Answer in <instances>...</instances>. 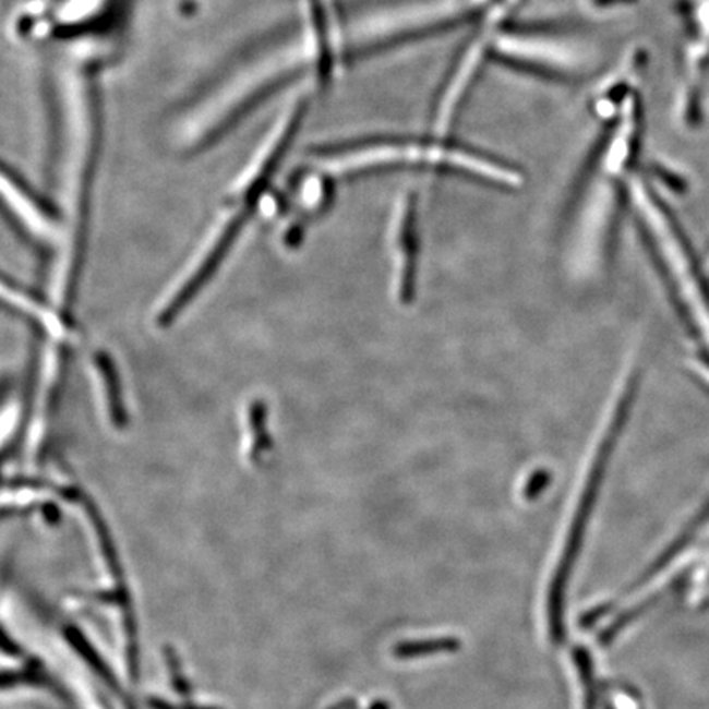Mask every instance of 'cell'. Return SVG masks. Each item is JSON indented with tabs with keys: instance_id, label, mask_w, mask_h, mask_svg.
I'll use <instances>...</instances> for the list:
<instances>
[{
	"instance_id": "6",
	"label": "cell",
	"mask_w": 709,
	"mask_h": 709,
	"mask_svg": "<svg viewBox=\"0 0 709 709\" xmlns=\"http://www.w3.org/2000/svg\"><path fill=\"white\" fill-rule=\"evenodd\" d=\"M392 219L393 249L396 250V289L399 299L409 301L416 291V269H418V203L416 193L405 191L399 194Z\"/></svg>"
},
{
	"instance_id": "1",
	"label": "cell",
	"mask_w": 709,
	"mask_h": 709,
	"mask_svg": "<svg viewBox=\"0 0 709 709\" xmlns=\"http://www.w3.org/2000/svg\"><path fill=\"white\" fill-rule=\"evenodd\" d=\"M309 166L324 172L332 180L389 169L414 168L464 176L501 190H519L526 181L522 171L510 163L437 136L428 140H363L328 146L312 153Z\"/></svg>"
},
{
	"instance_id": "8",
	"label": "cell",
	"mask_w": 709,
	"mask_h": 709,
	"mask_svg": "<svg viewBox=\"0 0 709 709\" xmlns=\"http://www.w3.org/2000/svg\"><path fill=\"white\" fill-rule=\"evenodd\" d=\"M575 663L580 672L581 682H584L585 709H597V692H594L593 665H591L590 656L585 649H575Z\"/></svg>"
},
{
	"instance_id": "4",
	"label": "cell",
	"mask_w": 709,
	"mask_h": 709,
	"mask_svg": "<svg viewBox=\"0 0 709 709\" xmlns=\"http://www.w3.org/2000/svg\"><path fill=\"white\" fill-rule=\"evenodd\" d=\"M621 414L623 409H614L611 421L608 422L606 432L601 435L598 447L593 452V464L588 470L587 480H585L584 490H581L580 501H578L577 510L572 519L570 529H568L567 542H565L564 554L558 561L552 577L551 588L548 597V623L549 636L555 646H561L567 637L565 629V600H567L568 581L572 578L578 555H580L581 545H584L585 534H587L588 522L593 514L594 504H597L598 491H600L601 480H603L604 467L610 457L611 445H613L614 434L620 431Z\"/></svg>"
},
{
	"instance_id": "11",
	"label": "cell",
	"mask_w": 709,
	"mask_h": 709,
	"mask_svg": "<svg viewBox=\"0 0 709 709\" xmlns=\"http://www.w3.org/2000/svg\"><path fill=\"white\" fill-rule=\"evenodd\" d=\"M302 4H324V0H302Z\"/></svg>"
},
{
	"instance_id": "2",
	"label": "cell",
	"mask_w": 709,
	"mask_h": 709,
	"mask_svg": "<svg viewBox=\"0 0 709 709\" xmlns=\"http://www.w3.org/2000/svg\"><path fill=\"white\" fill-rule=\"evenodd\" d=\"M478 21L480 11L471 0H386L340 19L341 48L345 57L372 53Z\"/></svg>"
},
{
	"instance_id": "10",
	"label": "cell",
	"mask_w": 709,
	"mask_h": 709,
	"mask_svg": "<svg viewBox=\"0 0 709 709\" xmlns=\"http://www.w3.org/2000/svg\"><path fill=\"white\" fill-rule=\"evenodd\" d=\"M471 2H473L474 8L480 11V19H483L484 15L491 11V9H494L497 4H500V0H471Z\"/></svg>"
},
{
	"instance_id": "5",
	"label": "cell",
	"mask_w": 709,
	"mask_h": 709,
	"mask_svg": "<svg viewBox=\"0 0 709 709\" xmlns=\"http://www.w3.org/2000/svg\"><path fill=\"white\" fill-rule=\"evenodd\" d=\"M680 21L682 83L675 112L683 127L701 120V80L709 68V0H673Z\"/></svg>"
},
{
	"instance_id": "9",
	"label": "cell",
	"mask_w": 709,
	"mask_h": 709,
	"mask_svg": "<svg viewBox=\"0 0 709 709\" xmlns=\"http://www.w3.org/2000/svg\"><path fill=\"white\" fill-rule=\"evenodd\" d=\"M639 0H584L585 11L590 12V15H604L620 14L624 9L633 8Z\"/></svg>"
},
{
	"instance_id": "7",
	"label": "cell",
	"mask_w": 709,
	"mask_h": 709,
	"mask_svg": "<svg viewBox=\"0 0 709 709\" xmlns=\"http://www.w3.org/2000/svg\"><path fill=\"white\" fill-rule=\"evenodd\" d=\"M460 642L454 637H435V639L408 640L399 642L393 649L396 659H418V657L431 656V653L455 652Z\"/></svg>"
},
{
	"instance_id": "3",
	"label": "cell",
	"mask_w": 709,
	"mask_h": 709,
	"mask_svg": "<svg viewBox=\"0 0 709 709\" xmlns=\"http://www.w3.org/2000/svg\"><path fill=\"white\" fill-rule=\"evenodd\" d=\"M490 58L549 80L577 81L597 63V53L580 38L542 28L504 25L490 45Z\"/></svg>"
}]
</instances>
